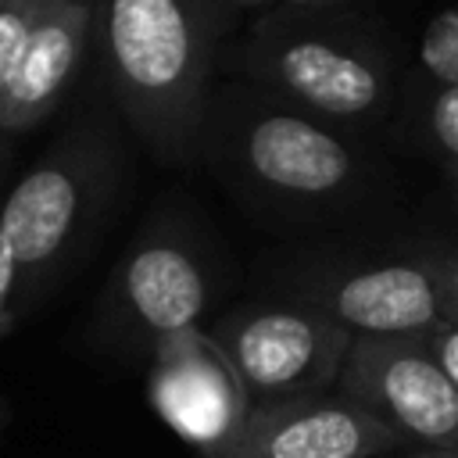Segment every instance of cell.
<instances>
[{
	"label": "cell",
	"instance_id": "obj_1",
	"mask_svg": "<svg viewBox=\"0 0 458 458\" xmlns=\"http://www.w3.org/2000/svg\"><path fill=\"white\" fill-rule=\"evenodd\" d=\"M193 157L268 233H326L383 215L394 197V175L365 136L243 79L211 86Z\"/></svg>",
	"mask_w": 458,
	"mask_h": 458
},
{
	"label": "cell",
	"instance_id": "obj_2",
	"mask_svg": "<svg viewBox=\"0 0 458 458\" xmlns=\"http://www.w3.org/2000/svg\"><path fill=\"white\" fill-rule=\"evenodd\" d=\"M233 0H93L111 93L143 147L182 165L197 154Z\"/></svg>",
	"mask_w": 458,
	"mask_h": 458
},
{
	"label": "cell",
	"instance_id": "obj_3",
	"mask_svg": "<svg viewBox=\"0 0 458 458\" xmlns=\"http://www.w3.org/2000/svg\"><path fill=\"white\" fill-rule=\"evenodd\" d=\"M236 79L354 136L383 125L401 93L397 64L379 39L336 11L279 4L236 47Z\"/></svg>",
	"mask_w": 458,
	"mask_h": 458
},
{
	"label": "cell",
	"instance_id": "obj_4",
	"mask_svg": "<svg viewBox=\"0 0 458 458\" xmlns=\"http://www.w3.org/2000/svg\"><path fill=\"white\" fill-rule=\"evenodd\" d=\"M122 172L118 136L82 122L4 197L0 233L18 261V315L39 304L93 243L118 197Z\"/></svg>",
	"mask_w": 458,
	"mask_h": 458
},
{
	"label": "cell",
	"instance_id": "obj_5",
	"mask_svg": "<svg viewBox=\"0 0 458 458\" xmlns=\"http://www.w3.org/2000/svg\"><path fill=\"white\" fill-rule=\"evenodd\" d=\"M218 250L182 211H157L114 265L100 301V340L147 354L157 340L200 326L218 293Z\"/></svg>",
	"mask_w": 458,
	"mask_h": 458
},
{
	"label": "cell",
	"instance_id": "obj_6",
	"mask_svg": "<svg viewBox=\"0 0 458 458\" xmlns=\"http://www.w3.org/2000/svg\"><path fill=\"white\" fill-rule=\"evenodd\" d=\"M208 336L229 358L250 408L336 390L351 347L347 329L301 301L240 304Z\"/></svg>",
	"mask_w": 458,
	"mask_h": 458
},
{
	"label": "cell",
	"instance_id": "obj_7",
	"mask_svg": "<svg viewBox=\"0 0 458 458\" xmlns=\"http://www.w3.org/2000/svg\"><path fill=\"white\" fill-rule=\"evenodd\" d=\"M290 293L351 336H426L440 326L433 247L383 258H304L290 276Z\"/></svg>",
	"mask_w": 458,
	"mask_h": 458
},
{
	"label": "cell",
	"instance_id": "obj_8",
	"mask_svg": "<svg viewBox=\"0 0 458 458\" xmlns=\"http://www.w3.org/2000/svg\"><path fill=\"white\" fill-rule=\"evenodd\" d=\"M336 390L372 411L397 444L458 451V390L422 336H351Z\"/></svg>",
	"mask_w": 458,
	"mask_h": 458
},
{
	"label": "cell",
	"instance_id": "obj_9",
	"mask_svg": "<svg viewBox=\"0 0 458 458\" xmlns=\"http://www.w3.org/2000/svg\"><path fill=\"white\" fill-rule=\"evenodd\" d=\"M147 401L154 415L197 451V458H229L250 415L243 383L200 326L154 344Z\"/></svg>",
	"mask_w": 458,
	"mask_h": 458
},
{
	"label": "cell",
	"instance_id": "obj_10",
	"mask_svg": "<svg viewBox=\"0 0 458 458\" xmlns=\"http://www.w3.org/2000/svg\"><path fill=\"white\" fill-rule=\"evenodd\" d=\"M397 437L340 390L254 404L229 458H379Z\"/></svg>",
	"mask_w": 458,
	"mask_h": 458
},
{
	"label": "cell",
	"instance_id": "obj_11",
	"mask_svg": "<svg viewBox=\"0 0 458 458\" xmlns=\"http://www.w3.org/2000/svg\"><path fill=\"white\" fill-rule=\"evenodd\" d=\"M93 36V7L79 0H32L29 29L0 93V132H21L54 114Z\"/></svg>",
	"mask_w": 458,
	"mask_h": 458
},
{
	"label": "cell",
	"instance_id": "obj_12",
	"mask_svg": "<svg viewBox=\"0 0 458 458\" xmlns=\"http://www.w3.org/2000/svg\"><path fill=\"white\" fill-rule=\"evenodd\" d=\"M408 136L440 165L458 161V79L419 68V75L397 93Z\"/></svg>",
	"mask_w": 458,
	"mask_h": 458
},
{
	"label": "cell",
	"instance_id": "obj_13",
	"mask_svg": "<svg viewBox=\"0 0 458 458\" xmlns=\"http://www.w3.org/2000/svg\"><path fill=\"white\" fill-rule=\"evenodd\" d=\"M29 14H32V0H0V93L14 68V57L21 50Z\"/></svg>",
	"mask_w": 458,
	"mask_h": 458
},
{
	"label": "cell",
	"instance_id": "obj_14",
	"mask_svg": "<svg viewBox=\"0 0 458 458\" xmlns=\"http://www.w3.org/2000/svg\"><path fill=\"white\" fill-rule=\"evenodd\" d=\"M437 290H440V322L458 326V243L433 247Z\"/></svg>",
	"mask_w": 458,
	"mask_h": 458
},
{
	"label": "cell",
	"instance_id": "obj_15",
	"mask_svg": "<svg viewBox=\"0 0 458 458\" xmlns=\"http://www.w3.org/2000/svg\"><path fill=\"white\" fill-rule=\"evenodd\" d=\"M18 261L0 233V340L18 326Z\"/></svg>",
	"mask_w": 458,
	"mask_h": 458
},
{
	"label": "cell",
	"instance_id": "obj_16",
	"mask_svg": "<svg viewBox=\"0 0 458 458\" xmlns=\"http://www.w3.org/2000/svg\"><path fill=\"white\" fill-rule=\"evenodd\" d=\"M422 344H426V351L433 354V361L440 365V372L451 379V386L458 390V326L440 322V326H433V329L422 336Z\"/></svg>",
	"mask_w": 458,
	"mask_h": 458
},
{
	"label": "cell",
	"instance_id": "obj_17",
	"mask_svg": "<svg viewBox=\"0 0 458 458\" xmlns=\"http://www.w3.org/2000/svg\"><path fill=\"white\" fill-rule=\"evenodd\" d=\"M286 7H301V11H336L344 0H279Z\"/></svg>",
	"mask_w": 458,
	"mask_h": 458
},
{
	"label": "cell",
	"instance_id": "obj_18",
	"mask_svg": "<svg viewBox=\"0 0 458 458\" xmlns=\"http://www.w3.org/2000/svg\"><path fill=\"white\" fill-rule=\"evenodd\" d=\"M440 172H444V179L451 182V190H454V197H458V161H444Z\"/></svg>",
	"mask_w": 458,
	"mask_h": 458
},
{
	"label": "cell",
	"instance_id": "obj_19",
	"mask_svg": "<svg viewBox=\"0 0 458 458\" xmlns=\"http://www.w3.org/2000/svg\"><path fill=\"white\" fill-rule=\"evenodd\" d=\"M279 0H233V7H250V11H261V7H276Z\"/></svg>",
	"mask_w": 458,
	"mask_h": 458
},
{
	"label": "cell",
	"instance_id": "obj_20",
	"mask_svg": "<svg viewBox=\"0 0 458 458\" xmlns=\"http://www.w3.org/2000/svg\"><path fill=\"white\" fill-rule=\"evenodd\" d=\"M11 419H14V411H11V404L0 397V437L7 433V426H11Z\"/></svg>",
	"mask_w": 458,
	"mask_h": 458
},
{
	"label": "cell",
	"instance_id": "obj_21",
	"mask_svg": "<svg viewBox=\"0 0 458 458\" xmlns=\"http://www.w3.org/2000/svg\"><path fill=\"white\" fill-rule=\"evenodd\" d=\"M415 458H458V451H415Z\"/></svg>",
	"mask_w": 458,
	"mask_h": 458
},
{
	"label": "cell",
	"instance_id": "obj_22",
	"mask_svg": "<svg viewBox=\"0 0 458 458\" xmlns=\"http://www.w3.org/2000/svg\"><path fill=\"white\" fill-rule=\"evenodd\" d=\"M79 4H89V7H93V0H79Z\"/></svg>",
	"mask_w": 458,
	"mask_h": 458
}]
</instances>
